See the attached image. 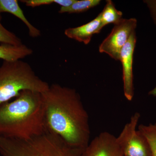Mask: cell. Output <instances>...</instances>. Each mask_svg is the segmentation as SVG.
Wrapping results in <instances>:
<instances>
[{"label":"cell","instance_id":"obj_15","mask_svg":"<svg viewBox=\"0 0 156 156\" xmlns=\"http://www.w3.org/2000/svg\"><path fill=\"white\" fill-rule=\"evenodd\" d=\"M2 17L0 14V43L13 45L22 44L21 40L13 33L7 30L2 24Z\"/></svg>","mask_w":156,"mask_h":156},{"label":"cell","instance_id":"obj_1","mask_svg":"<svg viewBox=\"0 0 156 156\" xmlns=\"http://www.w3.org/2000/svg\"><path fill=\"white\" fill-rule=\"evenodd\" d=\"M41 95L46 129L71 147L85 149L90 137L89 115L76 89L53 84Z\"/></svg>","mask_w":156,"mask_h":156},{"label":"cell","instance_id":"obj_3","mask_svg":"<svg viewBox=\"0 0 156 156\" xmlns=\"http://www.w3.org/2000/svg\"><path fill=\"white\" fill-rule=\"evenodd\" d=\"M83 151L71 147L47 129L28 140L0 135L1 156H80Z\"/></svg>","mask_w":156,"mask_h":156},{"label":"cell","instance_id":"obj_17","mask_svg":"<svg viewBox=\"0 0 156 156\" xmlns=\"http://www.w3.org/2000/svg\"><path fill=\"white\" fill-rule=\"evenodd\" d=\"M143 2L147 6L151 17L156 26V0H145Z\"/></svg>","mask_w":156,"mask_h":156},{"label":"cell","instance_id":"obj_5","mask_svg":"<svg viewBox=\"0 0 156 156\" xmlns=\"http://www.w3.org/2000/svg\"><path fill=\"white\" fill-rule=\"evenodd\" d=\"M140 117L139 113H135L117 137L124 156H152L147 139L136 129Z\"/></svg>","mask_w":156,"mask_h":156},{"label":"cell","instance_id":"obj_2","mask_svg":"<svg viewBox=\"0 0 156 156\" xmlns=\"http://www.w3.org/2000/svg\"><path fill=\"white\" fill-rule=\"evenodd\" d=\"M46 130L41 92L23 90L13 101L0 105V135L28 140Z\"/></svg>","mask_w":156,"mask_h":156},{"label":"cell","instance_id":"obj_9","mask_svg":"<svg viewBox=\"0 0 156 156\" xmlns=\"http://www.w3.org/2000/svg\"><path fill=\"white\" fill-rule=\"evenodd\" d=\"M103 27L99 14L95 19L84 25L65 30L64 34L70 39L87 45L93 35L99 33Z\"/></svg>","mask_w":156,"mask_h":156},{"label":"cell","instance_id":"obj_10","mask_svg":"<svg viewBox=\"0 0 156 156\" xmlns=\"http://www.w3.org/2000/svg\"><path fill=\"white\" fill-rule=\"evenodd\" d=\"M2 13H10L20 20L28 28L29 34L31 37L36 38L41 36V31L33 25L26 17L18 1L0 0V14Z\"/></svg>","mask_w":156,"mask_h":156},{"label":"cell","instance_id":"obj_4","mask_svg":"<svg viewBox=\"0 0 156 156\" xmlns=\"http://www.w3.org/2000/svg\"><path fill=\"white\" fill-rule=\"evenodd\" d=\"M49 87L26 62L3 61L0 66V105L16 98L23 90L42 93Z\"/></svg>","mask_w":156,"mask_h":156},{"label":"cell","instance_id":"obj_11","mask_svg":"<svg viewBox=\"0 0 156 156\" xmlns=\"http://www.w3.org/2000/svg\"><path fill=\"white\" fill-rule=\"evenodd\" d=\"M33 50L26 45H13L0 43V59L3 61L14 62L21 60L31 55Z\"/></svg>","mask_w":156,"mask_h":156},{"label":"cell","instance_id":"obj_16","mask_svg":"<svg viewBox=\"0 0 156 156\" xmlns=\"http://www.w3.org/2000/svg\"><path fill=\"white\" fill-rule=\"evenodd\" d=\"M75 0H23L21 2L24 3L28 7L35 8L44 5L56 4L61 7H69L74 2Z\"/></svg>","mask_w":156,"mask_h":156},{"label":"cell","instance_id":"obj_7","mask_svg":"<svg viewBox=\"0 0 156 156\" xmlns=\"http://www.w3.org/2000/svg\"><path fill=\"white\" fill-rule=\"evenodd\" d=\"M80 156H124L117 137L108 132H101L92 140Z\"/></svg>","mask_w":156,"mask_h":156},{"label":"cell","instance_id":"obj_18","mask_svg":"<svg viewBox=\"0 0 156 156\" xmlns=\"http://www.w3.org/2000/svg\"><path fill=\"white\" fill-rule=\"evenodd\" d=\"M148 95L154 97H156V87L148 92Z\"/></svg>","mask_w":156,"mask_h":156},{"label":"cell","instance_id":"obj_12","mask_svg":"<svg viewBox=\"0 0 156 156\" xmlns=\"http://www.w3.org/2000/svg\"><path fill=\"white\" fill-rule=\"evenodd\" d=\"M100 14L104 27L110 23L116 24L122 19L123 15L122 11L117 10L111 0L106 1V5Z\"/></svg>","mask_w":156,"mask_h":156},{"label":"cell","instance_id":"obj_13","mask_svg":"<svg viewBox=\"0 0 156 156\" xmlns=\"http://www.w3.org/2000/svg\"><path fill=\"white\" fill-rule=\"evenodd\" d=\"M101 2L100 0H75L74 2L69 7H60L58 13L60 14L83 13L98 5Z\"/></svg>","mask_w":156,"mask_h":156},{"label":"cell","instance_id":"obj_6","mask_svg":"<svg viewBox=\"0 0 156 156\" xmlns=\"http://www.w3.org/2000/svg\"><path fill=\"white\" fill-rule=\"evenodd\" d=\"M137 25V20L134 18H122L114 24L111 32L105 39L99 47L100 53H105L116 61H119L120 53L128 41Z\"/></svg>","mask_w":156,"mask_h":156},{"label":"cell","instance_id":"obj_8","mask_svg":"<svg viewBox=\"0 0 156 156\" xmlns=\"http://www.w3.org/2000/svg\"><path fill=\"white\" fill-rule=\"evenodd\" d=\"M136 41V33L134 31L131 34L120 53L119 61L122 66L124 95L129 101L132 100L134 95L133 63Z\"/></svg>","mask_w":156,"mask_h":156},{"label":"cell","instance_id":"obj_14","mask_svg":"<svg viewBox=\"0 0 156 156\" xmlns=\"http://www.w3.org/2000/svg\"><path fill=\"white\" fill-rule=\"evenodd\" d=\"M138 130L147 139L150 145L152 156H156V123L148 126L140 125Z\"/></svg>","mask_w":156,"mask_h":156}]
</instances>
